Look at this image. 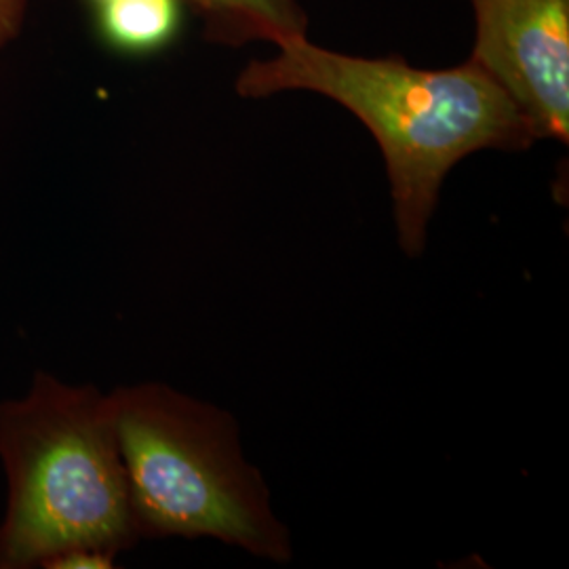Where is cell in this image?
Here are the masks:
<instances>
[{"label": "cell", "mask_w": 569, "mask_h": 569, "mask_svg": "<svg viewBox=\"0 0 569 569\" xmlns=\"http://www.w3.org/2000/svg\"><path fill=\"white\" fill-rule=\"evenodd\" d=\"M180 23L178 0H103L100 26L117 49L131 53L157 51L176 37Z\"/></svg>", "instance_id": "8992f818"}, {"label": "cell", "mask_w": 569, "mask_h": 569, "mask_svg": "<svg viewBox=\"0 0 569 569\" xmlns=\"http://www.w3.org/2000/svg\"><path fill=\"white\" fill-rule=\"evenodd\" d=\"M203 21L207 41L241 47L270 42L281 47L308 37V18L298 0H186Z\"/></svg>", "instance_id": "5b68a950"}, {"label": "cell", "mask_w": 569, "mask_h": 569, "mask_svg": "<svg viewBox=\"0 0 569 569\" xmlns=\"http://www.w3.org/2000/svg\"><path fill=\"white\" fill-rule=\"evenodd\" d=\"M477 61L519 106L536 140H569V0H470Z\"/></svg>", "instance_id": "277c9868"}, {"label": "cell", "mask_w": 569, "mask_h": 569, "mask_svg": "<svg viewBox=\"0 0 569 569\" xmlns=\"http://www.w3.org/2000/svg\"><path fill=\"white\" fill-rule=\"evenodd\" d=\"M117 557L100 550H68L53 557L44 568L53 569H108L114 568Z\"/></svg>", "instance_id": "52a82bcc"}, {"label": "cell", "mask_w": 569, "mask_h": 569, "mask_svg": "<svg viewBox=\"0 0 569 569\" xmlns=\"http://www.w3.org/2000/svg\"><path fill=\"white\" fill-rule=\"evenodd\" d=\"M138 538H213L274 563L293 559L237 420L161 382L110 392Z\"/></svg>", "instance_id": "3957f363"}, {"label": "cell", "mask_w": 569, "mask_h": 569, "mask_svg": "<svg viewBox=\"0 0 569 569\" xmlns=\"http://www.w3.org/2000/svg\"><path fill=\"white\" fill-rule=\"evenodd\" d=\"M96 2H98V4H100V2H103V0H96Z\"/></svg>", "instance_id": "9c48e42d"}, {"label": "cell", "mask_w": 569, "mask_h": 569, "mask_svg": "<svg viewBox=\"0 0 569 569\" xmlns=\"http://www.w3.org/2000/svg\"><path fill=\"white\" fill-rule=\"evenodd\" d=\"M7 512L0 569L44 568L68 550L119 557L140 542L110 392L39 371L0 403Z\"/></svg>", "instance_id": "7a4b0ae2"}, {"label": "cell", "mask_w": 569, "mask_h": 569, "mask_svg": "<svg viewBox=\"0 0 569 569\" xmlns=\"http://www.w3.org/2000/svg\"><path fill=\"white\" fill-rule=\"evenodd\" d=\"M28 0H0V51L21 34Z\"/></svg>", "instance_id": "ba28073f"}, {"label": "cell", "mask_w": 569, "mask_h": 569, "mask_svg": "<svg viewBox=\"0 0 569 569\" xmlns=\"http://www.w3.org/2000/svg\"><path fill=\"white\" fill-rule=\"evenodd\" d=\"M249 61L237 93L264 100L310 91L366 124L387 163L397 241L407 258L427 249L428 224L449 171L481 150L523 152L536 140L509 93L477 61L422 70L403 58H355L305 39Z\"/></svg>", "instance_id": "6da1fadb"}]
</instances>
